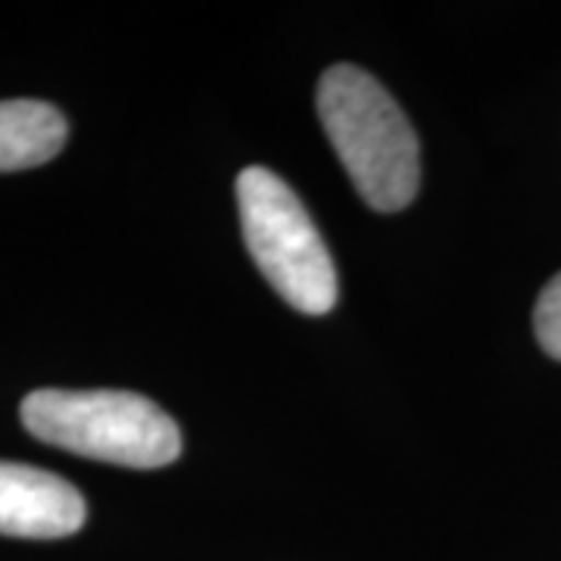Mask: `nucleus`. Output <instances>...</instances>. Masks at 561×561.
<instances>
[{"label":"nucleus","mask_w":561,"mask_h":561,"mask_svg":"<svg viewBox=\"0 0 561 561\" xmlns=\"http://www.w3.org/2000/svg\"><path fill=\"white\" fill-rule=\"evenodd\" d=\"M319 119L353 187L378 213H400L421 184V150L397 101L353 62L331 66L319 81Z\"/></svg>","instance_id":"1"},{"label":"nucleus","mask_w":561,"mask_h":561,"mask_svg":"<svg viewBox=\"0 0 561 561\" xmlns=\"http://www.w3.org/2000/svg\"><path fill=\"white\" fill-rule=\"evenodd\" d=\"M22 424L41 443L122 468H162L181 456V431L157 402L128 390L44 387L22 400Z\"/></svg>","instance_id":"2"},{"label":"nucleus","mask_w":561,"mask_h":561,"mask_svg":"<svg viewBox=\"0 0 561 561\" xmlns=\"http://www.w3.org/2000/svg\"><path fill=\"white\" fill-rule=\"evenodd\" d=\"M238 209L247 250L265 280L297 312H331L337 272L300 197L275 172L250 165L238 175Z\"/></svg>","instance_id":"3"},{"label":"nucleus","mask_w":561,"mask_h":561,"mask_svg":"<svg viewBox=\"0 0 561 561\" xmlns=\"http://www.w3.org/2000/svg\"><path fill=\"white\" fill-rule=\"evenodd\" d=\"M88 505L60 474L22 461H0V534L22 540H60L81 530Z\"/></svg>","instance_id":"4"},{"label":"nucleus","mask_w":561,"mask_h":561,"mask_svg":"<svg viewBox=\"0 0 561 561\" xmlns=\"http://www.w3.org/2000/svg\"><path fill=\"white\" fill-rule=\"evenodd\" d=\"M69 138L57 106L44 101H0V172L50 162Z\"/></svg>","instance_id":"5"},{"label":"nucleus","mask_w":561,"mask_h":561,"mask_svg":"<svg viewBox=\"0 0 561 561\" xmlns=\"http://www.w3.org/2000/svg\"><path fill=\"white\" fill-rule=\"evenodd\" d=\"M534 328H537L542 350L561 362V275L542 287L537 309H534Z\"/></svg>","instance_id":"6"}]
</instances>
